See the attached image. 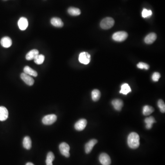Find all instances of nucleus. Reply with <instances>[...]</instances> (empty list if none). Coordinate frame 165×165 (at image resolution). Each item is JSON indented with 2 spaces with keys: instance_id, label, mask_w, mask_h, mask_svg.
I'll list each match as a JSON object with an SVG mask.
<instances>
[{
  "instance_id": "f257e3e1",
  "label": "nucleus",
  "mask_w": 165,
  "mask_h": 165,
  "mask_svg": "<svg viewBox=\"0 0 165 165\" xmlns=\"http://www.w3.org/2000/svg\"><path fill=\"white\" fill-rule=\"evenodd\" d=\"M128 144L130 148L137 149L139 146V136L138 134L132 132L128 135Z\"/></svg>"
},
{
  "instance_id": "f03ea898",
  "label": "nucleus",
  "mask_w": 165,
  "mask_h": 165,
  "mask_svg": "<svg viewBox=\"0 0 165 165\" xmlns=\"http://www.w3.org/2000/svg\"><path fill=\"white\" fill-rule=\"evenodd\" d=\"M115 23L114 20L110 17L104 18L100 23V26L104 29H108L113 27Z\"/></svg>"
},
{
  "instance_id": "7ed1b4c3",
  "label": "nucleus",
  "mask_w": 165,
  "mask_h": 165,
  "mask_svg": "<svg viewBox=\"0 0 165 165\" xmlns=\"http://www.w3.org/2000/svg\"><path fill=\"white\" fill-rule=\"evenodd\" d=\"M128 34L125 31H119L115 33L113 35V40L117 42H122L128 38Z\"/></svg>"
},
{
  "instance_id": "20e7f679",
  "label": "nucleus",
  "mask_w": 165,
  "mask_h": 165,
  "mask_svg": "<svg viewBox=\"0 0 165 165\" xmlns=\"http://www.w3.org/2000/svg\"><path fill=\"white\" fill-rule=\"evenodd\" d=\"M59 150L62 155L66 157L70 156V147L69 145L66 143H62L59 145Z\"/></svg>"
},
{
  "instance_id": "39448f33",
  "label": "nucleus",
  "mask_w": 165,
  "mask_h": 165,
  "mask_svg": "<svg viewBox=\"0 0 165 165\" xmlns=\"http://www.w3.org/2000/svg\"><path fill=\"white\" fill-rule=\"evenodd\" d=\"M57 117L55 114H50L45 116L42 119V122L45 125L52 124L56 121Z\"/></svg>"
},
{
  "instance_id": "423d86ee",
  "label": "nucleus",
  "mask_w": 165,
  "mask_h": 165,
  "mask_svg": "<svg viewBox=\"0 0 165 165\" xmlns=\"http://www.w3.org/2000/svg\"><path fill=\"white\" fill-rule=\"evenodd\" d=\"M79 60L80 63L87 65L89 64L91 60L90 55L86 52H82L79 55Z\"/></svg>"
},
{
  "instance_id": "0eeeda50",
  "label": "nucleus",
  "mask_w": 165,
  "mask_h": 165,
  "mask_svg": "<svg viewBox=\"0 0 165 165\" xmlns=\"http://www.w3.org/2000/svg\"><path fill=\"white\" fill-rule=\"evenodd\" d=\"M99 160L102 165H110L111 163V160L108 155L103 153L100 155Z\"/></svg>"
},
{
  "instance_id": "6e6552de",
  "label": "nucleus",
  "mask_w": 165,
  "mask_h": 165,
  "mask_svg": "<svg viewBox=\"0 0 165 165\" xmlns=\"http://www.w3.org/2000/svg\"><path fill=\"white\" fill-rule=\"evenodd\" d=\"M87 124V121L85 119L79 120L75 123L74 127L77 130L82 131L85 128Z\"/></svg>"
},
{
  "instance_id": "1a4fd4ad",
  "label": "nucleus",
  "mask_w": 165,
  "mask_h": 165,
  "mask_svg": "<svg viewBox=\"0 0 165 165\" xmlns=\"http://www.w3.org/2000/svg\"><path fill=\"white\" fill-rule=\"evenodd\" d=\"M20 77L21 79L27 85L32 86L34 84L35 81L34 79L31 77V76L25 73H22L21 74Z\"/></svg>"
},
{
  "instance_id": "9d476101",
  "label": "nucleus",
  "mask_w": 165,
  "mask_h": 165,
  "mask_svg": "<svg viewBox=\"0 0 165 165\" xmlns=\"http://www.w3.org/2000/svg\"><path fill=\"white\" fill-rule=\"evenodd\" d=\"M98 141L96 139H92L85 144V151L86 154H89L91 152L94 146L97 144Z\"/></svg>"
},
{
  "instance_id": "9b49d317",
  "label": "nucleus",
  "mask_w": 165,
  "mask_h": 165,
  "mask_svg": "<svg viewBox=\"0 0 165 165\" xmlns=\"http://www.w3.org/2000/svg\"><path fill=\"white\" fill-rule=\"evenodd\" d=\"M18 26L21 30H25L28 26V19L25 17H21L18 20Z\"/></svg>"
},
{
  "instance_id": "f8f14e48",
  "label": "nucleus",
  "mask_w": 165,
  "mask_h": 165,
  "mask_svg": "<svg viewBox=\"0 0 165 165\" xmlns=\"http://www.w3.org/2000/svg\"><path fill=\"white\" fill-rule=\"evenodd\" d=\"M1 44L4 48H9L12 45V41L10 37L5 36L1 40Z\"/></svg>"
},
{
  "instance_id": "ddd939ff",
  "label": "nucleus",
  "mask_w": 165,
  "mask_h": 165,
  "mask_svg": "<svg viewBox=\"0 0 165 165\" xmlns=\"http://www.w3.org/2000/svg\"><path fill=\"white\" fill-rule=\"evenodd\" d=\"M9 117V111L4 107H0V121H4L7 119Z\"/></svg>"
},
{
  "instance_id": "4468645a",
  "label": "nucleus",
  "mask_w": 165,
  "mask_h": 165,
  "mask_svg": "<svg viewBox=\"0 0 165 165\" xmlns=\"http://www.w3.org/2000/svg\"><path fill=\"white\" fill-rule=\"evenodd\" d=\"M111 104L113 106L115 110L118 111H120L123 105V101L121 100L117 99L112 101Z\"/></svg>"
},
{
  "instance_id": "2eb2a0df",
  "label": "nucleus",
  "mask_w": 165,
  "mask_h": 165,
  "mask_svg": "<svg viewBox=\"0 0 165 165\" xmlns=\"http://www.w3.org/2000/svg\"><path fill=\"white\" fill-rule=\"evenodd\" d=\"M156 38V35L154 33H151L145 37V42L147 44H151L155 42Z\"/></svg>"
},
{
  "instance_id": "dca6fc26",
  "label": "nucleus",
  "mask_w": 165,
  "mask_h": 165,
  "mask_svg": "<svg viewBox=\"0 0 165 165\" xmlns=\"http://www.w3.org/2000/svg\"><path fill=\"white\" fill-rule=\"evenodd\" d=\"M50 23L52 25L56 27L62 28L64 26V24L61 19L58 18H53L51 19Z\"/></svg>"
},
{
  "instance_id": "f3484780",
  "label": "nucleus",
  "mask_w": 165,
  "mask_h": 165,
  "mask_svg": "<svg viewBox=\"0 0 165 165\" xmlns=\"http://www.w3.org/2000/svg\"><path fill=\"white\" fill-rule=\"evenodd\" d=\"M39 55V51L36 49H33L31 50L26 55V60H33L36 56Z\"/></svg>"
},
{
  "instance_id": "a211bd4d",
  "label": "nucleus",
  "mask_w": 165,
  "mask_h": 165,
  "mask_svg": "<svg viewBox=\"0 0 165 165\" xmlns=\"http://www.w3.org/2000/svg\"><path fill=\"white\" fill-rule=\"evenodd\" d=\"M23 146L27 150H30L32 146V142L31 139L29 136L24 137L23 142Z\"/></svg>"
},
{
  "instance_id": "6ab92c4d",
  "label": "nucleus",
  "mask_w": 165,
  "mask_h": 165,
  "mask_svg": "<svg viewBox=\"0 0 165 165\" xmlns=\"http://www.w3.org/2000/svg\"><path fill=\"white\" fill-rule=\"evenodd\" d=\"M24 73L28 74L29 76H32L37 77L38 75V73L37 72L35 71L32 68L29 67V66H25V67L24 68Z\"/></svg>"
},
{
  "instance_id": "aec40b11",
  "label": "nucleus",
  "mask_w": 165,
  "mask_h": 165,
  "mask_svg": "<svg viewBox=\"0 0 165 165\" xmlns=\"http://www.w3.org/2000/svg\"><path fill=\"white\" fill-rule=\"evenodd\" d=\"M145 123H146V128L148 129H151L152 127L153 123L156 122V120L153 117H147L145 120Z\"/></svg>"
},
{
  "instance_id": "412c9836",
  "label": "nucleus",
  "mask_w": 165,
  "mask_h": 165,
  "mask_svg": "<svg viewBox=\"0 0 165 165\" xmlns=\"http://www.w3.org/2000/svg\"><path fill=\"white\" fill-rule=\"evenodd\" d=\"M67 12L70 15L73 16H79L81 14V11L80 9L76 7H70L68 9Z\"/></svg>"
},
{
  "instance_id": "4be33fe9",
  "label": "nucleus",
  "mask_w": 165,
  "mask_h": 165,
  "mask_svg": "<svg viewBox=\"0 0 165 165\" xmlns=\"http://www.w3.org/2000/svg\"><path fill=\"white\" fill-rule=\"evenodd\" d=\"M131 91V89L128 84H124L121 86V90L120 93L123 95H127L128 93Z\"/></svg>"
},
{
  "instance_id": "5701e85b",
  "label": "nucleus",
  "mask_w": 165,
  "mask_h": 165,
  "mask_svg": "<svg viewBox=\"0 0 165 165\" xmlns=\"http://www.w3.org/2000/svg\"><path fill=\"white\" fill-rule=\"evenodd\" d=\"M154 109L149 105H145L143 109V114L145 116H148L153 113Z\"/></svg>"
},
{
  "instance_id": "b1692460",
  "label": "nucleus",
  "mask_w": 165,
  "mask_h": 165,
  "mask_svg": "<svg viewBox=\"0 0 165 165\" xmlns=\"http://www.w3.org/2000/svg\"><path fill=\"white\" fill-rule=\"evenodd\" d=\"M101 92L98 90H94L91 93L92 100L94 101H97L101 97Z\"/></svg>"
},
{
  "instance_id": "393cba45",
  "label": "nucleus",
  "mask_w": 165,
  "mask_h": 165,
  "mask_svg": "<svg viewBox=\"0 0 165 165\" xmlns=\"http://www.w3.org/2000/svg\"><path fill=\"white\" fill-rule=\"evenodd\" d=\"M55 159V156L53 153L52 152H49L47 154L46 160V165H53L52 162Z\"/></svg>"
},
{
  "instance_id": "a878e982",
  "label": "nucleus",
  "mask_w": 165,
  "mask_h": 165,
  "mask_svg": "<svg viewBox=\"0 0 165 165\" xmlns=\"http://www.w3.org/2000/svg\"><path fill=\"white\" fill-rule=\"evenodd\" d=\"M45 60V56L42 54L38 55L34 59L35 63L37 64L41 65L43 64Z\"/></svg>"
},
{
  "instance_id": "bb28decb",
  "label": "nucleus",
  "mask_w": 165,
  "mask_h": 165,
  "mask_svg": "<svg viewBox=\"0 0 165 165\" xmlns=\"http://www.w3.org/2000/svg\"><path fill=\"white\" fill-rule=\"evenodd\" d=\"M152 11L151 10H147L146 9H144L143 10L142 12V16L143 18H149L152 15Z\"/></svg>"
},
{
  "instance_id": "cd10ccee",
  "label": "nucleus",
  "mask_w": 165,
  "mask_h": 165,
  "mask_svg": "<svg viewBox=\"0 0 165 165\" xmlns=\"http://www.w3.org/2000/svg\"><path fill=\"white\" fill-rule=\"evenodd\" d=\"M158 107L159 108L160 111L162 113H165V104L164 102L162 100H159L158 101Z\"/></svg>"
},
{
  "instance_id": "c85d7f7f",
  "label": "nucleus",
  "mask_w": 165,
  "mask_h": 165,
  "mask_svg": "<svg viewBox=\"0 0 165 165\" xmlns=\"http://www.w3.org/2000/svg\"><path fill=\"white\" fill-rule=\"evenodd\" d=\"M137 66L139 69H145L148 70L150 68V66L148 64L142 62H139Z\"/></svg>"
},
{
  "instance_id": "c756f323",
  "label": "nucleus",
  "mask_w": 165,
  "mask_h": 165,
  "mask_svg": "<svg viewBox=\"0 0 165 165\" xmlns=\"http://www.w3.org/2000/svg\"><path fill=\"white\" fill-rule=\"evenodd\" d=\"M160 73L158 72H155L152 75V79L154 82H157L160 79Z\"/></svg>"
},
{
  "instance_id": "7c9ffc66",
  "label": "nucleus",
  "mask_w": 165,
  "mask_h": 165,
  "mask_svg": "<svg viewBox=\"0 0 165 165\" xmlns=\"http://www.w3.org/2000/svg\"><path fill=\"white\" fill-rule=\"evenodd\" d=\"M26 165H35L34 164H33L31 162H28L26 164Z\"/></svg>"
},
{
  "instance_id": "2f4dec72",
  "label": "nucleus",
  "mask_w": 165,
  "mask_h": 165,
  "mask_svg": "<svg viewBox=\"0 0 165 165\" xmlns=\"http://www.w3.org/2000/svg\"><path fill=\"white\" fill-rule=\"evenodd\" d=\"M4 1H7V0H4Z\"/></svg>"
}]
</instances>
